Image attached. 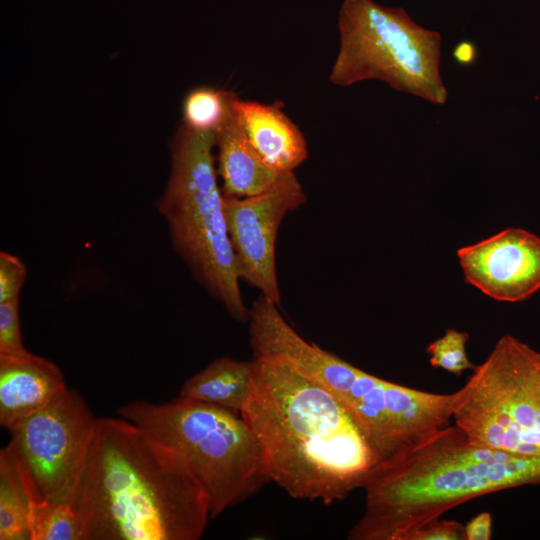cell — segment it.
<instances>
[{
    "label": "cell",
    "mask_w": 540,
    "mask_h": 540,
    "mask_svg": "<svg viewBox=\"0 0 540 540\" xmlns=\"http://www.w3.org/2000/svg\"><path fill=\"white\" fill-rule=\"evenodd\" d=\"M338 27L339 50L329 75L334 85L375 79L434 105L446 103L440 33L418 25L403 8L372 0H344Z\"/></svg>",
    "instance_id": "7"
},
{
    "label": "cell",
    "mask_w": 540,
    "mask_h": 540,
    "mask_svg": "<svg viewBox=\"0 0 540 540\" xmlns=\"http://www.w3.org/2000/svg\"><path fill=\"white\" fill-rule=\"evenodd\" d=\"M74 507L87 540H197L210 518L199 486L120 416L97 418Z\"/></svg>",
    "instance_id": "2"
},
{
    "label": "cell",
    "mask_w": 540,
    "mask_h": 540,
    "mask_svg": "<svg viewBox=\"0 0 540 540\" xmlns=\"http://www.w3.org/2000/svg\"><path fill=\"white\" fill-rule=\"evenodd\" d=\"M31 499L6 448L0 449V540H31Z\"/></svg>",
    "instance_id": "16"
},
{
    "label": "cell",
    "mask_w": 540,
    "mask_h": 540,
    "mask_svg": "<svg viewBox=\"0 0 540 540\" xmlns=\"http://www.w3.org/2000/svg\"><path fill=\"white\" fill-rule=\"evenodd\" d=\"M135 424L203 492L215 518L270 482L261 448L239 413L178 396L133 400L117 410Z\"/></svg>",
    "instance_id": "5"
},
{
    "label": "cell",
    "mask_w": 540,
    "mask_h": 540,
    "mask_svg": "<svg viewBox=\"0 0 540 540\" xmlns=\"http://www.w3.org/2000/svg\"><path fill=\"white\" fill-rule=\"evenodd\" d=\"M457 257L465 281L494 300L520 302L540 289V237L525 229L506 228Z\"/></svg>",
    "instance_id": "11"
},
{
    "label": "cell",
    "mask_w": 540,
    "mask_h": 540,
    "mask_svg": "<svg viewBox=\"0 0 540 540\" xmlns=\"http://www.w3.org/2000/svg\"><path fill=\"white\" fill-rule=\"evenodd\" d=\"M233 108L248 141L268 166L294 172L308 158L304 135L279 106L235 96Z\"/></svg>",
    "instance_id": "13"
},
{
    "label": "cell",
    "mask_w": 540,
    "mask_h": 540,
    "mask_svg": "<svg viewBox=\"0 0 540 540\" xmlns=\"http://www.w3.org/2000/svg\"><path fill=\"white\" fill-rule=\"evenodd\" d=\"M468 339L467 332L454 328L446 329L445 333L432 341L426 349L430 365L456 376H461L466 370H473L476 365L469 360L466 354Z\"/></svg>",
    "instance_id": "19"
},
{
    "label": "cell",
    "mask_w": 540,
    "mask_h": 540,
    "mask_svg": "<svg viewBox=\"0 0 540 540\" xmlns=\"http://www.w3.org/2000/svg\"><path fill=\"white\" fill-rule=\"evenodd\" d=\"M253 361L252 390L240 415L270 481L295 499L326 504L363 488L379 461L341 403L284 364Z\"/></svg>",
    "instance_id": "1"
},
{
    "label": "cell",
    "mask_w": 540,
    "mask_h": 540,
    "mask_svg": "<svg viewBox=\"0 0 540 540\" xmlns=\"http://www.w3.org/2000/svg\"><path fill=\"white\" fill-rule=\"evenodd\" d=\"M478 55L477 46L470 40L458 42L452 50V58L463 67L471 66L475 63Z\"/></svg>",
    "instance_id": "24"
},
{
    "label": "cell",
    "mask_w": 540,
    "mask_h": 540,
    "mask_svg": "<svg viewBox=\"0 0 540 540\" xmlns=\"http://www.w3.org/2000/svg\"><path fill=\"white\" fill-rule=\"evenodd\" d=\"M216 133L182 124L172 145L170 177L157 209L175 251L195 279L238 321H248L230 242L213 149Z\"/></svg>",
    "instance_id": "6"
},
{
    "label": "cell",
    "mask_w": 540,
    "mask_h": 540,
    "mask_svg": "<svg viewBox=\"0 0 540 540\" xmlns=\"http://www.w3.org/2000/svg\"><path fill=\"white\" fill-rule=\"evenodd\" d=\"M67 388L61 369L45 357H0V425L9 431Z\"/></svg>",
    "instance_id": "12"
},
{
    "label": "cell",
    "mask_w": 540,
    "mask_h": 540,
    "mask_svg": "<svg viewBox=\"0 0 540 540\" xmlns=\"http://www.w3.org/2000/svg\"><path fill=\"white\" fill-rule=\"evenodd\" d=\"M29 527L31 540H87L81 515L68 504L31 501Z\"/></svg>",
    "instance_id": "17"
},
{
    "label": "cell",
    "mask_w": 540,
    "mask_h": 540,
    "mask_svg": "<svg viewBox=\"0 0 540 540\" xmlns=\"http://www.w3.org/2000/svg\"><path fill=\"white\" fill-rule=\"evenodd\" d=\"M248 322L253 358L284 364L330 392L379 462L450 424L458 391L427 392L369 374L304 339L263 296L253 302Z\"/></svg>",
    "instance_id": "4"
},
{
    "label": "cell",
    "mask_w": 540,
    "mask_h": 540,
    "mask_svg": "<svg viewBox=\"0 0 540 540\" xmlns=\"http://www.w3.org/2000/svg\"><path fill=\"white\" fill-rule=\"evenodd\" d=\"M235 96L211 87L191 90L183 103V124L197 131L217 133L232 111Z\"/></svg>",
    "instance_id": "18"
},
{
    "label": "cell",
    "mask_w": 540,
    "mask_h": 540,
    "mask_svg": "<svg viewBox=\"0 0 540 540\" xmlns=\"http://www.w3.org/2000/svg\"><path fill=\"white\" fill-rule=\"evenodd\" d=\"M218 176L225 196H254L272 188L285 173L268 166L248 141L232 105L224 125L216 133ZM289 173V172H288Z\"/></svg>",
    "instance_id": "14"
},
{
    "label": "cell",
    "mask_w": 540,
    "mask_h": 540,
    "mask_svg": "<svg viewBox=\"0 0 540 540\" xmlns=\"http://www.w3.org/2000/svg\"><path fill=\"white\" fill-rule=\"evenodd\" d=\"M458 391L452 418L474 444L540 458V352L503 335Z\"/></svg>",
    "instance_id": "8"
},
{
    "label": "cell",
    "mask_w": 540,
    "mask_h": 540,
    "mask_svg": "<svg viewBox=\"0 0 540 540\" xmlns=\"http://www.w3.org/2000/svg\"><path fill=\"white\" fill-rule=\"evenodd\" d=\"M19 297L0 303V357H21L25 348L20 326Z\"/></svg>",
    "instance_id": "20"
},
{
    "label": "cell",
    "mask_w": 540,
    "mask_h": 540,
    "mask_svg": "<svg viewBox=\"0 0 540 540\" xmlns=\"http://www.w3.org/2000/svg\"><path fill=\"white\" fill-rule=\"evenodd\" d=\"M540 484V458L474 444L455 425L427 433L376 464L351 540H410L420 528L473 498Z\"/></svg>",
    "instance_id": "3"
},
{
    "label": "cell",
    "mask_w": 540,
    "mask_h": 540,
    "mask_svg": "<svg viewBox=\"0 0 540 540\" xmlns=\"http://www.w3.org/2000/svg\"><path fill=\"white\" fill-rule=\"evenodd\" d=\"M307 200L294 172L267 191L248 197L224 195L230 242L240 279L280 306L275 247L285 216Z\"/></svg>",
    "instance_id": "10"
},
{
    "label": "cell",
    "mask_w": 540,
    "mask_h": 540,
    "mask_svg": "<svg viewBox=\"0 0 540 540\" xmlns=\"http://www.w3.org/2000/svg\"><path fill=\"white\" fill-rule=\"evenodd\" d=\"M492 516L481 512L464 525L466 540H489L491 536Z\"/></svg>",
    "instance_id": "23"
},
{
    "label": "cell",
    "mask_w": 540,
    "mask_h": 540,
    "mask_svg": "<svg viewBox=\"0 0 540 540\" xmlns=\"http://www.w3.org/2000/svg\"><path fill=\"white\" fill-rule=\"evenodd\" d=\"M410 540H466V536L460 522L437 519L417 530Z\"/></svg>",
    "instance_id": "22"
},
{
    "label": "cell",
    "mask_w": 540,
    "mask_h": 540,
    "mask_svg": "<svg viewBox=\"0 0 540 540\" xmlns=\"http://www.w3.org/2000/svg\"><path fill=\"white\" fill-rule=\"evenodd\" d=\"M253 376V359L242 361L221 356L188 378L183 383L179 396L240 414L251 394Z\"/></svg>",
    "instance_id": "15"
},
{
    "label": "cell",
    "mask_w": 540,
    "mask_h": 540,
    "mask_svg": "<svg viewBox=\"0 0 540 540\" xmlns=\"http://www.w3.org/2000/svg\"><path fill=\"white\" fill-rule=\"evenodd\" d=\"M96 422L84 398L67 388L9 430L5 448L31 501L74 506Z\"/></svg>",
    "instance_id": "9"
},
{
    "label": "cell",
    "mask_w": 540,
    "mask_h": 540,
    "mask_svg": "<svg viewBox=\"0 0 540 540\" xmlns=\"http://www.w3.org/2000/svg\"><path fill=\"white\" fill-rule=\"evenodd\" d=\"M26 275V266L19 257L0 252V303L19 297Z\"/></svg>",
    "instance_id": "21"
}]
</instances>
